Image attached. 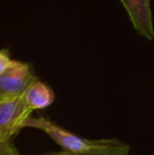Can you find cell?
Returning a JSON list of instances; mask_svg holds the SVG:
<instances>
[{
  "label": "cell",
  "mask_w": 154,
  "mask_h": 155,
  "mask_svg": "<svg viewBox=\"0 0 154 155\" xmlns=\"http://www.w3.org/2000/svg\"><path fill=\"white\" fill-rule=\"evenodd\" d=\"M31 114L21 96L0 100V143L12 141L13 137L23 129V124Z\"/></svg>",
  "instance_id": "cell-3"
},
{
  "label": "cell",
  "mask_w": 154,
  "mask_h": 155,
  "mask_svg": "<svg viewBox=\"0 0 154 155\" xmlns=\"http://www.w3.org/2000/svg\"><path fill=\"white\" fill-rule=\"evenodd\" d=\"M0 155H20L13 146L12 141L0 143Z\"/></svg>",
  "instance_id": "cell-7"
},
{
  "label": "cell",
  "mask_w": 154,
  "mask_h": 155,
  "mask_svg": "<svg viewBox=\"0 0 154 155\" xmlns=\"http://www.w3.org/2000/svg\"><path fill=\"white\" fill-rule=\"evenodd\" d=\"M35 79L37 77L31 64L11 60L8 67L0 75V100L20 97Z\"/></svg>",
  "instance_id": "cell-2"
},
{
  "label": "cell",
  "mask_w": 154,
  "mask_h": 155,
  "mask_svg": "<svg viewBox=\"0 0 154 155\" xmlns=\"http://www.w3.org/2000/svg\"><path fill=\"white\" fill-rule=\"evenodd\" d=\"M123 4L132 25L140 36L152 40L154 28L150 0H120Z\"/></svg>",
  "instance_id": "cell-4"
},
{
  "label": "cell",
  "mask_w": 154,
  "mask_h": 155,
  "mask_svg": "<svg viewBox=\"0 0 154 155\" xmlns=\"http://www.w3.org/2000/svg\"><path fill=\"white\" fill-rule=\"evenodd\" d=\"M21 97L25 107L31 112L48 108L55 99L53 90L47 84L40 81L38 78L28 87Z\"/></svg>",
  "instance_id": "cell-5"
},
{
  "label": "cell",
  "mask_w": 154,
  "mask_h": 155,
  "mask_svg": "<svg viewBox=\"0 0 154 155\" xmlns=\"http://www.w3.org/2000/svg\"><path fill=\"white\" fill-rule=\"evenodd\" d=\"M25 128H33L48 134L57 145L69 152H87L100 149L113 143L115 139H88L76 135L48 119L47 117L30 116L23 124Z\"/></svg>",
  "instance_id": "cell-1"
},
{
  "label": "cell",
  "mask_w": 154,
  "mask_h": 155,
  "mask_svg": "<svg viewBox=\"0 0 154 155\" xmlns=\"http://www.w3.org/2000/svg\"><path fill=\"white\" fill-rule=\"evenodd\" d=\"M130 147L127 143L115 139L113 143L107 147L100 148V149L92 150L87 152H69V151H60L55 153L41 154V155H129Z\"/></svg>",
  "instance_id": "cell-6"
},
{
  "label": "cell",
  "mask_w": 154,
  "mask_h": 155,
  "mask_svg": "<svg viewBox=\"0 0 154 155\" xmlns=\"http://www.w3.org/2000/svg\"><path fill=\"white\" fill-rule=\"evenodd\" d=\"M10 53L8 50H1L0 51V75L5 71V69L8 67L11 62Z\"/></svg>",
  "instance_id": "cell-8"
}]
</instances>
